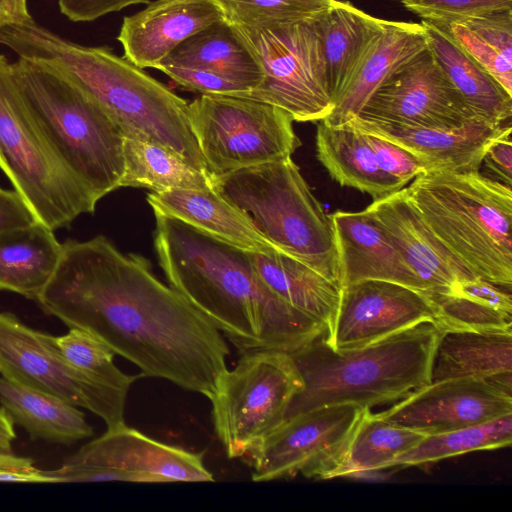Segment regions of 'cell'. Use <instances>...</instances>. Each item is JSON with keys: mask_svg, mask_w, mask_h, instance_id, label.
Returning a JSON list of instances; mask_svg holds the SVG:
<instances>
[{"mask_svg": "<svg viewBox=\"0 0 512 512\" xmlns=\"http://www.w3.org/2000/svg\"><path fill=\"white\" fill-rule=\"evenodd\" d=\"M37 221L30 206L16 190L0 187V233L25 227Z\"/></svg>", "mask_w": 512, "mask_h": 512, "instance_id": "cell-43", "label": "cell"}, {"mask_svg": "<svg viewBox=\"0 0 512 512\" xmlns=\"http://www.w3.org/2000/svg\"><path fill=\"white\" fill-rule=\"evenodd\" d=\"M442 331L425 322L370 345L332 349L325 335L291 353L303 387L285 420L314 408L353 403L367 408L400 400L431 382Z\"/></svg>", "mask_w": 512, "mask_h": 512, "instance_id": "cell-4", "label": "cell"}, {"mask_svg": "<svg viewBox=\"0 0 512 512\" xmlns=\"http://www.w3.org/2000/svg\"><path fill=\"white\" fill-rule=\"evenodd\" d=\"M147 200L154 213L178 219L241 249L257 253L279 250L214 188L151 192Z\"/></svg>", "mask_w": 512, "mask_h": 512, "instance_id": "cell-23", "label": "cell"}, {"mask_svg": "<svg viewBox=\"0 0 512 512\" xmlns=\"http://www.w3.org/2000/svg\"><path fill=\"white\" fill-rule=\"evenodd\" d=\"M217 1L228 24L250 28L315 19L333 2V0Z\"/></svg>", "mask_w": 512, "mask_h": 512, "instance_id": "cell-37", "label": "cell"}, {"mask_svg": "<svg viewBox=\"0 0 512 512\" xmlns=\"http://www.w3.org/2000/svg\"><path fill=\"white\" fill-rule=\"evenodd\" d=\"M0 44L20 58L49 62L86 91L124 137L150 141L211 175L194 136L188 102L106 47L74 43L34 19L0 28Z\"/></svg>", "mask_w": 512, "mask_h": 512, "instance_id": "cell-3", "label": "cell"}, {"mask_svg": "<svg viewBox=\"0 0 512 512\" xmlns=\"http://www.w3.org/2000/svg\"><path fill=\"white\" fill-rule=\"evenodd\" d=\"M161 63L214 69L241 81L252 90L261 84L264 77L255 57L226 21L190 36Z\"/></svg>", "mask_w": 512, "mask_h": 512, "instance_id": "cell-32", "label": "cell"}, {"mask_svg": "<svg viewBox=\"0 0 512 512\" xmlns=\"http://www.w3.org/2000/svg\"><path fill=\"white\" fill-rule=\"evenodd\" d=\"M420 23L430 51L471 111L492 124L510 123L512 95L454 41L445 26Z\"/></svg>", "mask_w": 512, "mask_h": 512, "instance_id": "cell-26", "label": "cell"}, {"mask_svg": "<svg viewBox=\"0 0 512 512\" xmlns=\"http://www.w3.org/2000/svg\"><path fill=\"white\" fill-rule=\"evenodd\" d=\"M62 464L109 468L138 483L214 481L201 454L160 442L126 424L107 429Z\"/></svg>", "mask_w": 512, "mask_h": 512, "instance_id": "cell-17", "label": "cell"}, {"mask_svg": "<svg viewBox=\"0 0 512 512\" xmlns=\"http://www.w3.org/2000/svg\"><path fill=\"white\" fill-rule=\"evenodd\" d=\"M408 126L450 128L478 118L429 47L391 75L355 116Z\"/></svg>", "mask_w": 512, "mask_h": 512, "instance_id": "cell-14", "label": "cell"}, {"mask_svg": "<svg viewBox=\"0 0 512 512\" xmlns=\"http://www.w3.org/2000/svg\"><path fill=\"white\" fill-rule=\"evenodd\" d=\"M0 375L89 410L107 429L125 424L130 388L74 367L53 335L26 325L10 312H0Z\"/></svg>", "mask_w": 512, "mask_h": 512, "instance_id": "cell-12", "label": "cell"}, {"mask_svg": "<svg viewBox=\"0 0 512 512\" xmlns=\"http://www.w3.org/2000/svg\"><path fill=\"white\" fill-rule=\"evenodd\" d=\"M316 155L339 185L367 193L373 200L403 188L380 169L364 133L349 126H330L321 121L316 130Z\"/></svg>", "mask_w": 512, "mask_h": 512, "instance_id": "cell-29", "label": "cell"}, {"mask_svg": "<svg viewBox=\"0 0 512 512\" xmlns=\"http://www.w3.org/2000/svg\"><path fill=\"white\" fill-rule=\"evenodd\" d=\"M366 210L416 274L423 293L439 292L457 281L478 278L431 230L405 188L374 200Z\"/></svg>", "mask_w": 512, "mask_h": 512, "instance_id": "cell-18", "label": "cell"}, {"mask_svg": "<svg viewBox=\"0 0 512 512\" xmlns=\"http://www.w3.org/2000/svg\"><path fill=\"white\" fill-rule=\"evenodd\" d=\"M35 468L34 461L29 457L19 456L0 447V469L29 470Z\"/></svg>", "mask_w": 512, "mask_h": 512, "instance_id": "cell-46", "label": "cell"}, {"mask_svg": "<svg viewBox=\"0 0 512 512\" xmlns=\"http://www.w3.org/2000/svg\"><path fill=\"white\" fill-rule=\"evenodd\" d=\"M48 315L104 342L147 377L208 399L226 372L222 333L141 256L106 237L62 243L58 266L37 299Z\"/></svg>", "mask_w": 512, "mask_h": 512, "instance_id": "cell-1", "label": "cell"}, {"mask_svg": "<svg viewBox=\"0 0 512 512\" xmlns=\"http://www.w3.org/2000/svg\"><path fill=\"white\" fill-rule=\"evenodd\" d=\"M370 408L353 404L326 405L284 421L249 456L255 482L339 477L353 435Z\"/></svg>", "mask_w": 512, "mask_h": 512, "instance_id": "cell-13", "label": "cell"}, {"mask_svg": "<svg viewBox=\"0 0 512 512\" xmlns=\"http://www.w3.org/2000/svg\"><path fill=\"white\" fill-rule=\"evenodd\" d=\"M445 27L454 41L512 95V9Z\"/></svg>", "mask_w": 512, "mask_h": 512, "instance_id": "cell-34", "label": "cell"}, {"mask_svg": "<svg viewBox=\"0 0 512 512\" xmlns=\"http://www.w3.org/2000/svg\"><path fill=\"white\" fill-rule=\"evenodd\" d=\"M60 12L73 22H90L149 0H57Z\"/></svg>", "mask_w": 512, "mask_h": 512, "instance_id": "cell-42", "label": "cell"}, {"mask_svg": "<svg viewBox=\"0 0 512 512\" xmlns=\"http://www.w3.org/2000/svg\"><path fill=\"white\" fill-rule=\"evenodd\" d=\"M512 331H442L431 367V382L475 378L511 392Z\"/></svg>", "mask_w": 512, "mask_h": 512, "instance_id": "cell-25", "label": "cell"}, {"mask_svg": "<svg viewBox=\"0 0 512 512\" xmlns=\"http://www.w3.org/2000/svg\"><path fill=\"white\" fill-rule=\"evenodd\" d=\"M0 169L38 221L53 231L79 215L93 213L97 201L68 169L33 116L0 54Z\"/></svg>", "mask_w": 512, "mask_h": 512, "instance_id": "cell-8", "label": "cell"}, {"mask_svg": "<svg viewBox=\"0 0 512 512\" xmlns=\"http://www.w3.org/2000/svg\"><path fill=\"white\" fill-rule=\"evenodd\" d=\"M212 185L273 246L341 288L330 216L291 157L212 175Z\"/></svg>", "mask_w": 512, "mask_h": 512, "instance_id": "cell-7", "label": "cell"}, {"mask_svg": "<svg viewBox=\"0 0 512 512\" xmlns=\"http://www.w3.org/2000/svg\"><path fill=\"white\" fill-rule=\"evenodd\" d=\"M426 436L419 431L382 420L369 409L353 435L339 477L391 467L398 456L412 449Z\"/></svg>", "mask_w": 512, "mask_h": 512, "instance_id": "cell-35", "label": "cell"}, {"mask_svg": "<svg viewBox=\"0 0 512 512\" xmlns=\"http://www.w3.org/2000/svg\"><path fill=\"white\" fill-rule=\"evenodd\" d=\"M340 265L341 289L367 280L398 283L423 292V286L404 257L366 210L330 214Z\"/></svg>", "mask_w": 512, "mask_h": 512, "instance_id": "cell-21", "label": "cell"}, {"mask_svg": "<svg viewBox=\"0 0 512 512\" xmlns=\"http://www.w3.org/2000/svg\"><path fill=\"white\" fill-rule=\"evenodd\" d=\"M225 21L217 0H157L123 19L118 41L137 67L155 68L180 43Z\"/></svg>", "mask_w": 512, "mask_h": 512, "instance_id": "cell-20", "label": "cell"}, {"mask_svg": "<svg viewBox=\"0 0 512 512\" xmlns=\"http://www.w3.org/2000/svg\"><path fill=\"white\" fill-rule=\"evenodd\" d=\"M12 66L41 129L94 199L121 188L125 137L105 110L49 62L18 57Z\"/></svg>", "mask_w": 512, "mask_h": 512, "instance_id": "cell-6", "label": "cell"}, {"mask_svg": "<svg viewBox=\"0 0 512 512\" xmlns=\"http://www.w3.org/2000/svg\"><path fill=\"white\" fill-rule=\"evenodd\" d=\"M125 169L120 187L160 193L176 189H210L212 175L203 173L156 143L124 138Z\"/></svg>", "mask_w": 512, "mask_h": 512, "instance_id": "cell-33", "label": "cell"}, {"mask_svg": "<svg viewBox=\"0 0 512 512\" xmlns=\"http://www.w3.org/2000/svg\"><path fill=\"white\" fill-rule=\"evenodd\" d=\"M63 356L81 371L93 374L117 385L131 388L140 375H129L114 363L115 353L100 339L79 329L69 328L60 336H54Z\"/></svg>", "mask_w": 512, "mask_h": 512, "instance_id": "cell-38", "label": "cell"}, {"mask_svg": "<svg viewBox=\"0 0 512 512\" xmlns=\"http://www.w3.org/2000/svg\"><path fill=\"white\" fill-rule=\"evenodd\" d=\"M302 377L289 353H242L209 398L217 437L229 458L250 455L282 425L302 389Z\"/></svg>", "mask_w": 512, "mask_h": 512, "instance_id": "cell-9", "label": "cell"}, {"mask_svg": "<svg viewBox=\"0 0 512 512\" xmlns=\"http://www.w3.org/2000/svg\"><path fill=\"white\" fill-rule=\"evenodd\" d=\"M422 20L447 26L450 23L512 9V0H400Z\"/></svg>", "mask_w": 512, "mask_h": 512, "instance_id": "cell-39", "label": "cell"}, {"mask_svg": "<svg viewBox=\"0 0 512 512\" xmlns=\"http://www.w3.org/2000/svg\"><path fill=\"white\" fill-rule=\"evenodd\" d=\"M425 294L434 304V324L441 331H512L511 292L481 278Z\"/></svg>", "mask_w": 512, "mask_h": 512, "instance_id": "cell-31", "label": "cell"}, {"mask_svg": "<svg viewBox=\"0 0 512 512\" xmlns=\"http://www.w3.org/2000/svg\"><path fill=\"white\" fill-rule=\"evenodd\" d=\"M14 422L0 405V447L12 450V443L16 439L17 434L14 428Z\"/></svg>", "mask_w": 512, "mask_h": 512, "instance_id": "cell-47", "label": "cell"}, {"mask_svg": "<svg viewBox=\"0 0 512 512\" xmlns=\"http://www.w3.org/2000/svg\"><path fill=\"white\" fill-rule=\"evenodd\" d=\"M333 104L341 97L383 33L386 20L333 0L315 19ZM334 107V106H333Z\"/></svg>", "mask_w": 512, "mask_h": 512, "instance_id": "cell-22", "label": "cell"}, {"mask_svg": "<svg viewBox=\"0 0 512 512\" xmlns=\"http://www.w3.org/2000/svg\"><path fill=\"white\" fill-rule=\"evenodd\" d=\"M482 164L496 179L511 187L512 180V141L511 128L493 139L483 155Z\"/></svg>", "mask_w": 512, "mask_h": 512, "instance_id": "cell-44", "label": "cell"}, {"mask_svg": "<svg viewBox=\"0 0 512 512\" xmlns=\"http://www.w3.org/2000/svg\"><path fill=\"white\" fill-rule=\"evenodd\" d=\"M188 116L211 175L283 160L301 145L292 116L262 101L202 94Z\"/></svg>", "mask_w": 512, "mask_h": 512, "instance_id": "cell-10", "label": "cell"}, {"mask_svg": "<svg viewBox=\"0 0 512 512\" xmlns=\"http://www.w3.org/2000/svg\"><path fill=\"white\" fill-rule=\"evenodd\" d=\"M155 249L174 290L242 353H293L326 336L323 323L294 308L263 281L251 252L154 213Z\"/></svg>", "mask_w": 512, "mask_h": 512, "instance_id": "cell-2", "label": "cell"}, {"mask_svg": "<svg viewBox=\"0 0 512 512\" xmlns=\"http://www.w3.org/2000/svg\"><path fill=\"white\" fill-rule=\"evenodd\" d=\"M315 19L257 28L229 24L264 75L244 98L277 106L294 121H321L331 113L334 104Z\"/></svg>", "mask_w": 512, "mask_h": 512, "instance_id": "cell-11", "label": "cell"}, {"mask_svg": "<svg viewBox=\"0 0 512 512\" xmlns=\"http://www.w3.org/2000/svg\"><path fill=\"white\" fill-rule=\"evenodd\" d=\"M512 413L511 392L489 380L446 379L423 385L375 415L426 435L480 424Z\"/></svg>", "mask_w": 512, "mask_h": 512, "instance_id": "cell-16", "label": "cell"}, {"mask_svg": "<svg viewBox=\"0 0 512 512\" xmlns=\"http://www.w3.org/2000/svg\"><path fill=\"white\" fill-rule=\"evenodd\" d=\"M435 307L423 292L407 286L367 279L341 289L331 333L334 350L361 348L418 324L435 322Z\"/></svg>", "mask_w": 512, "mask_h": 512, "instance_id": "cell-15", "label": "cell"}, {"mask_svg": "<svg viewBox=\"0 0 512 512\" xmlns=\"http://www.w3.org/2000/svg\"><path fill=\"white\" fill-rule=\"evenodd\" d=\"M0 405L32 441L72 445L94 434L79 407L2 376Z\"/></svg>", "mask_w": 512, "mask_h": 512, "instance_id": "cell-28", "label": "cell"}, {"mask_svg": "<svg viewBox=\"0 0 512 512\" xmlns=\"http://www.w3.org/2000/svg\"><path fill=\"white\" fill-rule=\"evenodd\" d=\"M405 190L431 230L478 278L511 292L510 186L480 172L429 170Z\"/></svg>", "mask_w": 512, "mask_h": 512, "instance_id": "cell-5", "label": "cell"}, {"mask_svg": "<svg viewBox=\"0 0 512 512\" xmlns=\"http://www.w3.org/2000/svg\"><path fill=\"white\" fill-rule=\"evenodd\" d=\"M156 69L185 89L201 94L243 97L252 90L241 81L214 69L164 63Z\"/></svg>", "mask_w": 512, "mask_h": 512, "instance_id": "cell-40", "label": "cell"}, {"mask_svg": "<svg viewBox=\"0 0 512 512\" xmlns=\"http://www.w3.org/2000/svg\"><path fill=\"white\" fill-rule=\"evenodd\" d=\"M62 255L54 231L37 221L0 233V290L37 301Z\"/></svg>", "mask_w": 512, "mask_h": 512, "instance_id": "cell-27", "label": "cell"}, {"mask_svg": "<svg viewBox=\"0 0 512 512\" xmlns=\"http://www.w3.org/2000/svg\"><path fill=\"white\" fill-rule=\"evenodd\" d=\"M428 47L421 23L388 21L383 33L331 113L323 120L342 126L354 118L370 96L398 69Z\"/></svg>", "mask_w": 512, "mask_h": 512, "instance_id": "cell-24", "label": "cell"}, {"mask_svg": "<svg viewBox=\"0 0 512 512\" xmlns=\"http://www.w3.org/2000/svg\"><path fill=\"white\" fill-rule=\"evenodd\" d=\"M344 125L388 140L419 158L429 170L480 172L489 143L511 128L480 118L457 127H423L354 117ZM343 126V125H342Z\"/></svg>", "mask_w": 512, "mask_h": 512, "instance_id": "cell-19", "label": "cell"}, {"mask_svg": "<svg viewBox=\"0 0 512 512\" xmlns=\"http://www.w3.org/2000/svg\"><path fill=\"white\" fill-rule=\"evenodd\" d=\"M512 413L480 424L427 435L398 456L392 466H421L477 450L510 446Z\"/></svg>", "mask_w": 512, "mask_h": 512, "instance_id": "cell-36", "label": "cell"}, {"mask_svg": "<svg viewBox=\"0 0 512 512\" xmlns=\"http://www.w3.org/2000/svg\"><path fill=\"white\" fill-rule=\"evenodd\" d=\"M31 19L33 18L28 11L27 0H0V28Z\"/></svg>", "mask_w": 512, "mask_h": 512, "instance_id": "cell-45", "label": "cell"}, {"mask_svg": "<svg viewBox=\"0 0 512 512\" xmlns=\"http://www.w3.org/2000/svg\"><path fill=\"white\" fill-rule=\"evenodd\" d=\"M364 135L380 169L403 187L427 171L425 164L406 149L375 135Z\"/></svg>", "mask_w": 512, "mask_h": 512, "instance_id": "cell-41", "label": "cell"}, {"mask_svg": "<svg viewBox=\"0 0 512 512\" xmlns=\"http://www.w3.org/2000/svg\"><path fill=\"white\" fill-rule=\"evenodd\" d=\"M251 257L259 275L274 293L323 323L326 336L331 333L340 302L339 286L280 250L251 252Z\"/></svg>", "mask_w": 512, "mask_h": 512, "instance_id": "cell-30", "label": "cell"}]
</instances>
